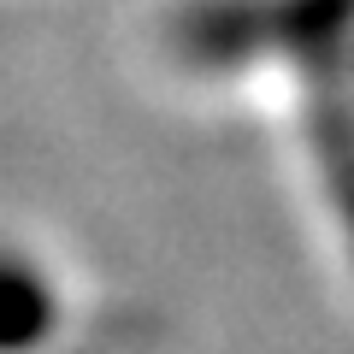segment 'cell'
<instances>
[{"label": "cell", "mask_w": 354, "mask_h": 354, "mask_svg": "<svg viewBox=\"0 0 354 354\" xmlns=\"http://www.w3.org/2000/svg\"><path fill=\"white\" fill-rule=\"evenodd\" d=\"M65 330V290L41 254L0 242V354H48Z\"/></svg>", "instance_id": "1"}]
</instances>
